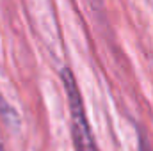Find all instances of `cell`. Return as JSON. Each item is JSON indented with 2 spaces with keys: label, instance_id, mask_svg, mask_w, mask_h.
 I'll return each instance as SVG.
<instances>
[{
  "label": "cell",
  "instance_id": "3",
  "mask_svg": "<svg viewBox=\"0 0 153 151\" xmlns=\"http://www.w3.org/2000/svg\"><path fill=\"white\" fill-rule=\"evenodd\" d=\"M139 151H152L150 144L146 142V139H144V137H139Z\"/></svg>",
  "mask_w": 153,
  "mask_h": 151
},
{
  "label": "cell",
  "instance_id": "4",
  "mask_svg": "<svg viewBox=\"0 0 153 151\" xmlns=\"http://www.w3.org/2000/svg\"><path fill=\"white\" fill-rule=\"evenodd\" d=\"M0 151H4V146H2V144H0Z\"/></svg>",
  "mask_w": 153,
  "mask_h": 151
},
{
  "label": "cell",
  "instance_id": "1",
  "mask_svg": "<svg viewBox=\"0 0 153 151\" xmlns=\"http://www.w3.org/2000/svg\"><path fill=\"white\" fill-rule=\"evenodd\" d=\"M61 80H62L66 98H68V109H70V117H71V135H73L75 151H100L98 146H96L94 137H93L91 126L87 123L84 101H82L78 85L75 82L73 71L70 68H64L61 71Z\"/></svg>",
  "mask_w": 153,
  "mask_h": 151
},
{
  "label": "cell",
  "instance_id": "2",
  "mask_svg": "<svg viewBox=\"0 0 153 151\" xmlns=\"http://www.w3.org/2000/svg\"><path fill=\"white\" fill-rule=\"evenodd\" d=\"M0 115L7 121V123H18V114L14 112V109L5 101V98L0 93Z\"/></svg>",
  "mask_w": 153,
  "mask_h": 151
}]
</instances>
